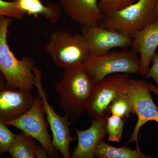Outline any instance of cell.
Returning <instances> with one entry per match:
<instances>
[{
    "instance_id": "603a6c76",
    "label": "cell",
    "mask_w": 158,
    "mask_h": 158,
    "mask_svg": "<svg viewBox=\"0 0 158 158\" xmlns=\"http://www.w3.org/2000/svg\"><path fill=\"white\" fill-rule=\"evenodd\" d=\"M151 67H150L145 77L148 78H152L158 87V52L153 57Z\"/></svg>"
},
{
    "instance_id": "4fadbf2b",
    "label": "cell",
    "mask_w": 158,
    "mask_h": 158,
    "mask_svg": "<svg viewBox=\"0 0 158 158\" xmlns=\"http://www.w3.org/2000/svg\"><path fill=\"white\" fill-rule=\"evenodd\" d=\"M108 115L93 119L90 127L83 131L76 129L78 144L71 156L72 158H93L99 141L107 134Z\"/></svg>"
},
{
    "instance_id": "6da1fadb",
    "label": "cell",
    "mask_w": 158,
    "mask_h": 158,
    "mask_svg": "<svg viewBox=\"0 0 158 158\" xmlns=\"http://www.w3.org/2000/svg\"><path fill=\"white\" fill-rule=\"evenodd\" d=\"M96 83L84 64L65 69L62 80L55 85L59 107L73 123L87 111Z\"/></svg>"
},
{
    "instance_id": "44dd1931",
    "label": "cell",
    "mask_w": 158,
    "mask_h": 158,
    "mask_svg": "<svg viewBox=\"0 0 158 158\" xmlns=\"http://www.w3.org/2000/svg\"><path fill=\"white\" fill-rule=\"evenodd\" d=\"M25 15L24 11L18 7L15 0L12 2L0 0V17L6 16L15 19H22Z\"/></svg>"
},
{
    "instance_id": "9a60e30c",
    "label": "cell",
    "mask_w": 158,
    "mask_h": 158,
    "mask_svg": "<svg viewBox=\"0 0 158 158\" xmlns=\"http://www.w3.org/2000/svg\"><path fill=\"white\" fill-rule=\"evenodd\" d=\"M18 7L29 15L38 18L43 15L53 24L57 23L61 14L59 6L49 2L44 6L40 0H15Z\"/></svg>"
},
{
    "instance_id": "8fae6325",
    "label": "cell",
    "mask_w": 158,
    "mask_h": 158,
    "mask_svg": "<svg viewBox=\"0 0 158 158\" xmlns=\"http://www.w3.org/2000/svg\"><path fill=\"white\" fill-rule=\"evenodd\" d=\"M131 50L140 54L139 73L145 76L158 47V21L135 32L132 36Z\"/></svg>"
},
{
    "instance_id": "277c9868",
    "label": "cell",
    "mask_w": 158,
    "mask_h": 158,
    "mask_svg": "<svg viewBox=\"0 0 158 158\" xmlns=\"http://www.w3.org/2000/svg\"><path fill=\"white\" fill-rule=\"evenodd\" d=\"M44 50L55 65L64 69L83 64L90 55L82 34L61 31L51 34Z\"/></svg>"
},
{
    "instance_id": "e0dca14e",
    "label": "cell",
    "mask_w": 158,
    "mask_h": 158,
    "mask_svg": "<svg viewBox=\"0 0 158 158\" xmlns=\"http://www.w3.org/2000/svg\"><path fill=\"white\" fill-rule=\"evenodd\" d=\"M94 157L98 158H149L150 156L144 154L141 150H132L127 146L116 148L105 142L103 139L98 144Z\"/></svg>"
},
{
    "instance_id": "2e32d148",
    "label": "cell",
    "mask_w": 158,
    "mask_h": 158,
    "mask_svg": "<svg viewBox=\"0 0 158 158\" xmlns=\"http://www.w3.org/2000/svg\"><path fill=\"white\" fill-rule=\"evenodd\" d=\"M35 139L21 131L16 135L9 148V154L13 158H36L39 144Z\"/></svg>"
},
{
    "instance_id": "7c38bea8",
    "label": "cell",
    "mask_w": 158,
    "mask_h": 158,
    "mask_svg": "<svg viewBox=\"0 0 158 158\" xmlns=\"http://www.w3.org/2000/svg\"><path fill=\"white\" fill-rule=\"evenodd\" d=\"M34 99L30 90H0V119L6 122L19 118L31 107Z\"/></svg>"
},
{
    "instance_id": "5b68a950",
    "label": "cell",
    "mask_w": 158,
    "mask_h": 158,
    "mask_svg": "<svg viewBox=\"0 0 158 158\" xmlns=\"http://www.w3.org/2000/svg\"><path fill=\"white\" fill-rule=\"evenodd\" d=\"M83 64L96 84L112 74L139 73L141 68L137 53L127 49L100 56L90 55Z\"/></svg>"
},
{
    "instance_id": "7a4b0ae2",
    "label": "cell",
    "mask_w": 158,
    "mask_h": 158,
    "mask_svg": "<svg viewBox=\"0 0 158 158\" xmlns=\"http://www.w3.org/2000/svg\"><path fill=\"white\" fill-rule=\"evenodd\" d=\"M12 21L11 17H0V72L5 79L6 88L31 90L36 84L35 62L26 56L19 60L10 49L7 38Z\"/></svg>"
},
{
    "instance_id": "9c48e42d",
    "label": "cell",
    "mask_w": 158,
    "mask_h": 158,
    "mask_svg": "<svg viewBox=\"0 0 158 158\" xmlns=\"http://www.w3.org/2000/svg\"><path fill=\"white\" fill-rule=\"evenodd\" d=\"M34 72L36 77L35 86L43 102L47 119L52 133V143L54 148L61 153L63 158H70L71 155L69 152V146L76 139L71 135L70 122L66 116L58 115L49 103L47 94L43 87L42 71L35 67Z\"/></svg>"
},
{
    "instance_id": "7402d4cb",
    "label": "cell",
    "mask_w": 158,
    "mask_h": 158,
    "mask_svg": "<svg viewBox=\"0 0 158 158\" xmlns=\"http://www.w3.org/2000/svg\"><path fill=\"white\" fill-rule=\"evenodd\" d=\"M137 0H99V7L103 14L120 10L135 3Z\"/></svg>"
},
{
    "instance_id": "ffe728a7",
    "label": "cell",
    "mask_w": 158,
    "mask_h": 158,
    "mask_svg": "<svg viewBox=\"0 0 158 158\" xmlns=\"http://www.w3.org/2000/svg\"><path fill=\"white\" fill-rule=\"evenodd\" d=\"M16 135L9 129L7 125L0 119V157L8 152Z\"/></svg>"
},
{
    "instance_id": "5bb4252c",
    "label": "cell",
    "mask_w": 158,
    "mask_h": 158,
    "mask_svg": "<svg viewBox=\"0 0 158 158\" xmlns=\"http://www.w3.org/2000/svg\"><path fill=\"white\" fill-rule=\"evenodd\" d=\"M66 14L83 27L98 25L104 14L99 7V0H60Z\"/></svg>"
},
{
    "instance_id": "ba28073f",
    "label": "cell",
    "mask_w": 158,
    "mask_h": 158,
    "mask_svg": "<svg viewBox=\"0 0 158 158\" xmlns=\"http://www.w3.org/2000/svg\"><path fill=\"white\" fill-rule=\"evenodd\" d=\"M148 83L143 80L130 78L127 90L132 103L133 113L138 117L129 142H135L138 150H140L138 140L141 128L148 122L158 123V108L153 100Z\"/></svg>"
},
{
    "instance_id": "cb8c5ba5",
    "label": "cell",
    "mask_w": 158,
    "mask_h": 158,
    "mask_svg": "<svg viewBox=\"0 0 158 158\" xmlns=\"http://www.w3.org/2000/svg\"><path fill=\"white\" fill-rule=\"evenodd\" d=\"M148 87L151 92L154 93L158 96V87L148 82Z\"/></svg>"
},
{
    "instance_id": "d6986e66",
    "label": "cell",
    "mask_w": 158,
    "mask_h": 158,
    "mask_svg": "<svg viewBox=\"0 0 158 158\" xmlns=\"http://www.w3.org/2000/svg\"><path fill=\"white\" fill-rule=\"evenodd\" d=\"M126 120V119L115 115L108 116L106 126L109 135L108 141L116 142L120 141Z\"/></svg>"
},
{
    "instance_id": "52a82bcc",
    "label": "cell",
    "mask_w": 158,
    "mask_h": 158,
    "mask_svg": "<svg viewBox=\"0 0 158 158\" xmlns=\"http://www.w3.org/2000/svg\"><path fill=\"white\" fill-rule=\"evenodd\" d=\"M130 79L128 74L116 73L96 83L86 111L92 120L107 115L111 103L127 90Z\"/></svg>"
},
{
    "instance_id": "8992f818",
    "label": "cell",
    "mask_w": 158,
    "mask_h": 158,
    "mask_svg": "<svg viewBox=\"0 0 158 158\" xmlns=\"http://www.w3.org/2000/svg\"><path fill=\"white\" fill-rule=\"evenodd\" d=\"M45 109L39 94L35 96L34 103L26 113L14 120L4 122L7 126L14 127L39 141L48 155L57 157L59 154L54 148L48 131V123L44 118Z\"/></svg>"
},
{
    "instance_id": "d4e9b609",
    "label": "cell",
    "mask_w": 158,
    "mask_h": 158,
    "mask_svg": "<svg viewBox=\"0 0 158 158\" xmlns=\"http://www.w3.org/2000/svg\"><path fill=\"white\" fill-rule=\"evenodd\" d=\"M6 88V82L3 75L0 72V90Z\"/></svg>"
},
{
    "instance_id": "ac0fdd59",
    "label": "cell",
    "mask_w": 158,
    "mask_h": 158,
    "mask_svg": "<svg viewBox=\"0 0 158 158\" xmlns=\"http://www.w3.org/2000/svg\"><path fill=\"white\" fill-rule=\"evenodd\" d=\"M131 113H133V105L127 91L113 100L108 108V114L119 116L125 119L129 116Z\"/></svg>"
},
{
    "instance_id": "30bf717a",
    "label": "cell",
    "mask_w": 158,
    "mask_h": 158,
    "mask_svg": "<svg viewBox=\"0 0 158 158\" xmlns=\"http://www.w3.org/2000/svg\"><path fill=\"white\" fill-rule=\"evenodd\" d=\"M82 32L91 56L103 55L117 48L127 49L132 42L131 35L99 25L83 27Z\"/></svg>"
},
{
    "instance_id": "484cf974",
    "label": "cell",
    "mask_w": 158,
    "mask_h": 158,
    "mask_svg": "<svg viewBox=\"0 0 158 158\" xmlns=\"http://www.w3.org/2000/svg\"><path fill=\"white\" fill-rule=\"evenodd\" d=\"M158 21V0L156 6L154 13V22Z\"/></svg>"
},
{
    "instance_id": "3957f363",
    "label": "cell",
    "mask_w": 158,
    "mask_h": 158,
    "mask_svg": "<svg viewBox=\"0 0 158 158\" xmlns=\"http://www.w3.org/2000/svg\"><path fill=\"white\" fill-rule=\"evenodd\" d=\"M158 0H137L120 10L104 14L99 26L132 36L135 32L154 22Z\"/></svg>"
}]
</instances>
